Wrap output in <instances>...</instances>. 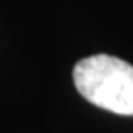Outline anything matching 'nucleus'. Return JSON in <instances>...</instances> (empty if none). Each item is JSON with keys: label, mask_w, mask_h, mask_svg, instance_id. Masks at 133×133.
I'll return each mask as SVG.
<instances>
[{"label": "nucleus", "mask_w": 133, "mask_h": 133, "mask_svg": "<svg viewBox=\"0 0 133 133\" xmlns=\"http://www.w3.org/2000/svg\"><path fill=\"white\" fill-rule=\"evenodd\" d=\"M72 78L78 92L92 105L133 116V65L115 56L96 54L79 59Z\"/></svg>", "instance_id": "f257e3e1"}]
</instances>
